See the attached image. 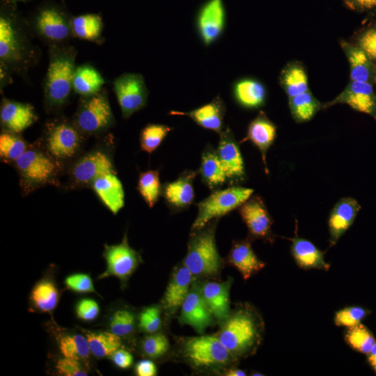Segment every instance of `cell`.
<instances>
[{"mask_svg": "<svg viewBox=\"0 0 376 376\" xmlns=\"http://www.w3.org/2000/svg\"><path fill=\"white\" fill-rule=\"evenodd\" d=\"M200 173L203 182L211 189L223 185L227 179L221 161L212 148L203 153Z\"/></svg>", "mask_w": 376, "mask_h": 376, "instance_id": "obj_33", "label": "cell"}, {"mask_svg": "<svg viewBox=\"0 0 376 376\" xmlns=\"http://www.w3.org/2000/svg\"><path fill=\"white\" fill-rule=\"evenodd\" d=\"M113 172L110 158L102 151H95L82 157L74 165L72 175L77 183L90 184L100 176Z\"/></svg>", "mask_w": 376, "mask_h": 376, "instance_id": "obj_19", "label": "cell"}, {"mask_svg": "<svg viewBox=\"0 0 376 376\" xmlns=\"http://www.w3.org/2000/svg\"><path fill=\"white\" fill-rule=\"evenodd\" d=\"M16 167L31 185H42L53 177L56 164L51 158L36 150H26L16 161Z\"/></svg>", "mask_w": 376, "mask_h": 376, "instance_id": "obj_14", "label": "cell"}, {"mask_svg": "<svg viewBox=\"0 0 376 376\" xmlns=\"http://www.w3.org/2000/svg\"><path fill=\"white\" fill-rule=\"evenodd\" d=\"M75 124L65 120H57L47 126L46 143L49 152L56 158L72 157L77 150L81 134Z\"/></svg>", "mask_w": 376, "mask_h": 376, "instance_id": "obj_12", "label": "cell"}, {"mask_svg": "<svg viewBox=\"0 0 376 376\" xmlns=\"http://www.w3.org/2000/svg\"><path fill=\"white\" fill-rule=\"evenodd\" d=\"M360 209L359 203L350 197L341 198L336 203L328 221L330 246L335 245L352 226Z\"/></svg>", "mask_w": 376, "mask_h": 376, "instance_id": "obj_20", "label": "cell"}, {"mask_svg": "<svg viewBox=\"0 0 376 376\" xmlns=\"http://www.w3.org/2000/svg\"><path fill=\"white\" fill-rule=\"evenodd\" d=\"M228 260L244 280H248L265 266V263L256 256L248 240L235 242L228 253Z\"/></svg>", "mask_w": 376, "mask_h": 376, "instance_id": "obj_24", "label": "cell"}, {"mask_svg": "<svg viewBox=\"0 0 376 376\" xmlns=\"http://www.w3.org/2000/svg\"><path fill=\"white\" fill-rule=\"evenodd\" d=\"M104 22L100 13H85L73 17V37L95 43L103 42Z\"/></svg>", "mask_w": 376, "mask_h": 376, "instance_id": "obj_31", "label": "cell"}, {"mask_svg": "<svg viewBox=\"0 0 376 376\" xmlns=\"http://www.w3.org/2000/svg\"><path fill=\"white\" fill-rule=\"evenodd\" d=\"M26 142L17 135L8 131L0 135L1 157L8 161H16L27 149Z\"/></svg>", "mask_w": 376, "mask_h": 376, "instance_id": "obj_42", "label": "cell"}, {"mask_svg": "<svg viewBox=\"0 0 376 376\" xmlns=\"http://www.w3.org/2000/svg\"><path fill=\"white\" fill-rule=\"evenodd\" d=\"M77 49L68 45L49 47V64L43 81L46 107L57 110L69 100L77 68Z\"/></svg>", "mask_w": 376, "mask_h": 376, "instance_id": "obj_2", "label": "cell"}, {"mask_svg": "<svg viewBox=\"0 0 376 376\" xmlns=\"http://www.w3.org/2000/svg\"><path fill=\"white\" fill-rule=\"evenodd\" d=\"M104 82V79L95 67L84 64L75 70L73 91L81 96L91 95L102 90Z\"/></svg>", "mask_w": 376, "mask_h": 376, "instance_id": "obj_32", "label": "cell"}, {"mask_svg": "<svg viewBox=\"0 0 376 376\" xmlns=\"http://www.w3.org/2000/svg\"><path fill=\"white\" fill-rule=\"evenodd\" d=\"M226 23V11L223 0H207L198 8L196 27L205 46L217 41L222 35Z\"/></svg>", "mask_w": 376, "mask_h": 376, "instance_id": "obj_10", "label": "cell"}, {"mask_svg": "<svg viewBox=\"0 0 376 376\" xmlns=\"http://www.w3.org/2000/svg\"><path fill=\"white\" fill-rule=\"evenodd\" d=\"M263 331L260 316L247 305L230 314L218 337L233 357H244L256 350L262 340Z\"/></svg>", "mask_w": 376, "mask_h": 376, "instance_id": "obj_3", "label": "cell"}, {"mask_svg": "<svg viewBox=\"0 0 376 376\" xmlns=\"http://www.w3.org/2000/svg\"><path fill=\"white\" fill-rule=\"evenodd\" d=\"M59 350L63 357L77 360L88 358L91 352L86 337L81 334L63 336L59 340Z\"/></svg>", "mask_w": 376, "mask_h": 376, "instance_id": "obj_39", "label": "cell"}, {"mask_svg": "<svg viewBox=\"0 0 376 376\" xmlns=\"http://www.w3.org/2000/svg\"><path fill=\"white\" fill-rule=\"evenodd\" d=\"M233 93L236 102L247 109L261 107L266 98V90L263 84L251 78L237 80L233 85Z\"/></svg>", "mask_w": 376, "mask_h": 376, "instance_id": "obj_30", "label": "cell"}, {"mask_svg": "<svg viewBox=\"0 0 376 376\" xmlns=\"http://www.w3.org/2000/svg\"><path fill=\"white\" fill-rule=\"evenodd\" d=\"M196 175L194 171H185L177 180L164 185L162 194L172 208L182 210L191 204L194 198L193 181Z\"/></svg>", "mask_w": 376, "mask_h": 376, "instance_id": "obj_22", "label": "cell"}, {"mask_svg": "<svg viewBox=\"0 0 376 376\" xmlns=\"http://www.w3.org/2000/svg\"><path fill=\"white\" fill-rule=\"evenodd\" d=\"M215 226L195 230L190 238L187 252L183 261L185 265L196 276L217 274L222 265L215 241Z\"/></svg>", "mask_w": 376, "mask_h": 376, "instance_id": "obj_5", "label": "cell"}, {"mask_svg": "<svg viewBox=\"0 0 376 376\" xmlns=\"http://www.w3.org/2000/svg\"><path fill=\"white\" fill-rule=\"evenodd\" d=\"M368 361L371 367L376 371V342L368 354Z\"/></svg>", "mask_w": 376, "mask_h": 376, "instance_id": "obj_53", "label": "cell"}, {"mask_svg": "<svg viewBox=\"0 0 376 376\" xmlns=\"http://www.w3.org/2000/svg\"><path fill=\"white\" fill-rule=\"evenodd\" d=\"M350 66L351 81L373 84L376 82V65L357 45L341 42Z\"/></svg>", "mask_w": 376, "mask_h": 376, "instance_id": "obj_27", "label": "cell"}, {"mask_svg": "<svg viewBox=\"0 0 376 376\" xmlns=\"http://www.w3.org/2000/svg\"><path fill=\"white\" fill-rule=\"evenodd\" d=\"M0 120L6 131L18 134L33 125L37 116L31 104L3 98Z\"/></svg>", "mask_w": 376, "mask_h": 376, "instance_id": "obj_18", "label": "cell"}, {"mask_svg": "<svg viewBox=\"0 0 376 376\" xmlns=\"http://www.w3.org/2000/svg\"><path fill=\"white\" fill-rule=\"evenodd\" d=\"M66 287L76 292H95L93 281L87 274L77 273L70 274L65 279Z\"/></svg>", "mask_w": 376, "mask_h": 376, "instance_id": "obj_47", "label": "cell"}, {"mask_svg": "<svg viewBox=\"0 0 376 376\" xmlns=\"http://www.w3.org/2000/svg\"><path fill=\"white\" fill-rule=\"evenodd\" d=\"M14 1H16V2L17 1H22V2L26 3V2L29 1L31 0H14Z\"/></svg>", "mask_w": 376, "mask_h": 376, "instance_id": "obj_56", "label": "cell"}, {"mask_svg": "<svg viewBox=\"0 0 376 376\" xmlns=\"http://www.w3.org/2000/svg\"><path fill=\"white\" fill-rule=\"evenodd\" d=\"M111 358L114 364L122 369L130 368L133 363L132 355L127 350L120 348L111 355Z\"/></svg>", "mask_w": 376, "mask_h": 376, "instance_id": "obj_51", "label": "cell"}, {"mask_svg": "<svg viewBox=\"0 0 376 376\" xmlns=\"http://www.w3.org/2000/svg\"><path fill=\"white\" fill-rule=\"evenodd\" d=\"M367 314L368 311L361 306L344 307L335 313L334 324L338 327H352L361 323Z\"/></svg>", "mask_w": 376, "mask_h": 376, "instance_id": "obj_44", "label": "cell"}, {"mask_svg": "<svg viewBox=\"0 0 376 376\" xmlns=\"http://www.w3.org/2000/svg\"><path fill=\"white\" fill-rule=\"evenodd\" d=\"M216 152L227 178L235 181L242 180L245 174L243 159L233 134L228 127L220 133Z\"/></svg>", "mask_w": 376, "mask_h": 376, "instance_id": "obj_17", "label": "cell"}, {"mask_svg": "<svg viewBox=\"0 0 376 376\" xmlns=\"http://www.w3.org/2000/svg\"><path fill=\"white\" fill-rule=\"evenodd\" d=\"M92 187L104 205L113 214L124 206V190L114 172L104 174L92 182Z\"/></svg>", "mask_w": 376, "mask_h": 376, "instance_id": "obj_25", "label": "cell"}, {"mask_svg": "<svg viewBox=\"0 0 376 376\" xmlns=\"http://www.w3.org/2000/svg\"><path fill=\"white\" fill-rule=\"evenodd\" d=\"M361 8H372L376 6V0H354Z\"/></svg>", "mask_w": 376, "mask_h": 376, "instance_id": "obj_54", "label": "cell"}, {"mask_svg": "<svg viewBox=\"0 0 376 376\" xmlns=\"http://www.w3.org/2000/svg\"><path fill=\"white\" fill-rule=\"evenodd\" d=\"M77 316L84 321H93L98 315L100 308L98 304L92 299H82L76 306Z\"/></svg>", "mask_w": 376, "mask_h": 376, "instance_id": "obj_50", "label": "cell"}, {"mask_svg": "<svg viewBox=\"0 0 376 376\" xmlns=\"http://www.w3.org/2000/svg\"><path fill=\"white\" fill-rule=\"evenodd\" d=\"M192 281L193 275L185 265L179 267L173 273L163 299L164 306L170 313L182 306Z\"/></svg>", "mask_w": 376, "mask_h": 376, "instance_id": "obj_26", "label": "cell"}, {"mask_svg": "<svg viewBox=\"0 0 376 376\" xmlns=\"http://www.w3.org/2000/svg\"><path fill=\"white\" fill-rule=\"evenodd\" d=\"M184 352L192 364L198 367L225 365L233 357L218 336L210 335L188 338Z\"/></svg>", "mask_w": 376, "mask_h": 376, "instance_id": "obj_8", "label": "cell"}, {"mask_svg": "<svg viewBox=\"0 0 376 376\" xmlns=\"http://www.w3.org/2000/svg\"><path fill=\"white\" fill-rule=\"evenodd\" d=\"M73 16L63 2L43 0L27 16L34 34L49 47L68 45L73 37Z\"/></svg>", "mask_w": 376, "mask_h": 376, "instance_id": "obj_4", "label": "cell"}, {"mask_svg": "<svg viewBox=\"0 0 376 376\" xmlns=\"http://www.w3.org/2000/svg\"><path fill=\"white\" fill-rule=\"evenodd\" d=\"M31 301L33 306L42 312H51L57 306L59 293L53 282L42 280L31 290Z\"/></svg>", "mask_w": 376, "mask_h": 376, "instance_id": "obj_34", "label": "cell"}, {"mask_svg": "<svg viewBox=\"0 0 376 376\" xmlns=\"http://www.w3.org/2000/svg\"><path fill=\"white\" fill-rule=\"evenodd\" d=\"M276 132V125L264 112L260 111L257 117L250 123L246 136L242 141L249 140L259 149L267 173H268V169L266 163V154L275 139Z\"/></svg>", "mask_w": 376, "mask_h": 376, "instance_id": "obj_29", "label": "cell"}, {"mask_svg": "<svg viewBox=\"0 0 376 376\" xmlns=\"http://www.w3.org/2000/svg\"><path fill=\"white\" fill-rule=\"evenodd\" d=\"M213 315L207 306L201 288L192 283L190 290L181 306L180 321L203 334L212 323Z\"/></svg>", "mask_w": 376, "mask_h": 376, "instance_id": "obj_16", "label": "cell"}, {"mask_svg": "<svg viewBox=\"0 0 376 376\" xmlns=\"http://www.w3.org/2000/svg\"><path fill=\"white\" fill-rule=\"evenodd\" d=\"M231 281H210L201 288L203 297L213 317L224 322L230 315L229 292Z\"/></svg>", "mask_w": 376, "mask_h": 376, "instance_id": "obj_23", "label": "cell"}, {"mask_svg": "<svg viewBox=\"0 0 376 376\" xmlns=\"http://www.w3.org/2000/svg\"><path fill=\"white\" fill-rule=\"evenodd\" d=\"M357 46L373 62H376V26H371L361 33L357 38Z\"/></svg>", "mask_w": 376, "mask_h": 376, "instance_id": "obj_48", "label": "cell"}, {"mask_svg": "<svg viewBox=\"0 0 376 376\" xmlns=\"http://www.w3.org/2000/svg\"><path fill=\"white\" fill-rule=\"evenodd\" d=\"M114 122L105 89L81 96L74 124L82 133L96 134L109 129Z\"/></svg>", "mask_w": 376, "mask_h": 376, "instance_id": "obj_7", "label": "cell"}, {"mask_svg": "<svg viewBox=\"0 0 376 376\" xmlns=\"http://www.w3.org/2000/svg\"><path fill=\"white\" fill-rule=\"evenodd\" d=\"M135 372L139 376H154L157 374V368L152 361L145 359L137 363Z\"/></svg>", "mask_w": 376, "mask_h": 376, "instance_id": "obj_52", "label": "cell"}, {"mask_svg": "<svg viewBox=\"0 0 376 376\" xmlns=\"http://www.w3.org/2000/svg\"><path fill=\"white\" fill-rule=\"evenodd\" d=\"M336 104H346L353 109L370 115L376 120V94L372 84L351 81L345 90L324 108Z\"/></svg>", "mask_w": 376, "mask_h": 376, "instance_id": "obj_15", "label": "cell"}, {"mask_svg": "<svg viewBox=\"0 0 376 376\" xmlns=\"http://www.w3.org/2000/svg\"><path fill=\"white\" fill-rule=\"evenodd\" d=\"M86 337L91 352L97 358L111 356L121 345L120 336L112 332H88Z\"/></svg>", "mask_w": 376, "mask_h": 376, "instance_id": "obj_35", "label": "cell"}, {"mask_svg": "<svg viewBox=\"0 0 376 376\" xmlns=\"http://www.w3.org/2000/svg\"><path fill=\"white\" fill-rule=\"evenodd\" d=\"M134 323V316L130 311L119 309L113 314L111 318L110 331L118 336H125L133 331Z\"/></svg>", "mask_w": 376, "mask_h": 376, "instance_id": "obj_43", "label": "cell"}, {"mask_svg": "<svg viewBox=\"0 0 376 376\" xmlns=\"http://www.w3.org/2000/svg\"><path fill=\"white\" fill-rule=\"evenodd\" d=\"M161 311L158 306H151L143 309L140 313L139 326L148 334L156 332L161 325Z\"/></svg>", "mask_w": 376, "mask_h": 376, "instance_id": "obj_46", "label": "cell"}, {"mask_svg": "<svg viewBox=\"0 0 376 376\" xmlns=\"http://www.w3.org/2000/svg\"><path fill=\"white\" fill-rule=\"evenodd\" d=\"M226 106L223 100L215 97L210 102L188 112L171 111V115L187 116L199 126L220 134L222 132Z\"/></svg>", "mask_w": 376, "mask_h": 376, "instance_id": "obj_21", "label": "cell"}, {"mask_svg": "<svg viewBox=\"0 0 376 376\" xmlns=\"http://www.w3.org/2000/svg\"><path fill=\"white\" fill-rule=\"evenodd\" d=\"M289 107L296 122L310 120L321 107L320 102L308 91L289 98Z\"/></svg>", "mask_w": 376, "mask_h": 376, "instance_id": "obj_36", "label": "cell"}, {"mask_svg": "<svg viewBox=\"0 0 376 376\" xmlns=\"http://www.w3.org/2000/svg\"><path fill=\"white\" fill-rule=\"evenodd\" d=\"M80 360L63 357L58 360L55 368L60 375L65 376H85L88 373L79 362Z\"/></svg>", "mask_w": 376, "mask_h": 376, "instance_id": "obj_49", "label": "cell"}, {"mask_svg": "<svg viewBox=\"0 0 376 376\" xmlns=\"http://www.w3.org/2000/svg\"><path fill=\"white\" fill-rule=\"evenodd\" d=\"M137 189L150 207L154 206L161 193L159 173L158 171L149 170L141 173Z\"/></svg>", "mask_w": 376, "mask_h": 376, "instance_id": "obj_40", "label": "cell"}, {"mask_svg": "<svg viewBox=\"0 0 376 376\" xmlns=\"http://www.w3.org/2000/svg\"><path fill=\"white\" fill-rule=\"evenodd\" d=\"M65 0H63V2Z\"/></svg>", "mask_w": 376, "mask_h": 376, "instance_id": "obj_57", "label": "cell"}, {"mask_svg": "<svg viewBox=\"0 0 376 376\" xmlns=\"http://www.w3.org/2000/svg\"><path fill=\"white\" fill-rule=\"evenodd\" d=\"M253 192L252 189L240 186L214 191L198 203V214L193 223L192 230H201L212 219L240 207L252 196Z\"/></svg>", "mask_w": 376, "mask_h": 376, "instance_id": "obj_6", "label": "cell"}, {"mask_svg": "<svg viewBox=\"0 0 376 376\" xmlns=\"http://www.w3.org/2000/svg\"><path fill=\"white\" fill-rule=\"evenodd\" d=\"M104 257L106 260L105 271L99 279L116 276L121 281H126L136 270L140 263L139 253L128 244L126 235L121 243L105 246Z\"/></svg>", "mask_w": 376, "mask_h": 376, "instance_id": "obj_11", "label": "cell"}, {"mask_svg": "<svg viewBox=\"0 0 376 376\" xmlns=\"http://www.w3.org/2000/svg\"><path fill=\"white\" fill-rule=\"evenodd\" d=\"M113 88L124 118H130L147 104L148 91L141 74L124 73L113 80Z\"/></svg>", "mask_w": 376, "mask_h": 376, "instance_id": "obj_9", "label": "cell"}, {"mask_svg": "<svg viewBox=\"0 0 376 376\" xmlns=\"http://www.w3.org/2000/svg\"><path fill=\"white\" fill-rule=\"evenodd\" d=\"M35 37L14 0H0V67L27 81L28 72L41 57Z\"/></svg>", "mask_w": 376, "mask_h": 376, "instance_id": "obj_1", "label": "cell"}, {"mask_svg": "<svg viewBox=\"0 0 376 376\" xmlns=\"http://www.w3.org/2000/svg\"><path fill=\"white\" fill-rule=\"evenodd\" d=\"M172 128L166 125L148 124L140 134V145L143 150L152 153L161 144Z\"/></svg>", "mask_w": 376, "mask_h": 376, "instance_id": "obj_41", "label": "cell"}, {"mask_svg": "<svg viewBox=\"0 0 376 376\" xmlns=\"http://www.w3.org/2000/svg\"><path fill=\"white\" fill-rule=\"evenodd\" d=\"M344 339L353 350L366 354L369 353L376 342L373 334L361 323L347 328Z\"/></svg>", "mask_w": 376, "mask_h": 376, "instance_id": "obj_38", "label": "cell"}, {"mask_svg": "<svg viewBox=\"0 0 376 376\" xmlns=\"http://www.w3.org/2000/svg\"><path fill=\"white\" fill-rule=\"evenodd\" d=\"M167 337L162 334L148 336L143 341V352L151 358H158L167 352L169 348Z\"/></svg>", "mask_w": 376, "mask_h": 376, "instance_id": "obj_45", "label": "cell"}, {"mask_svg": "<svg viewBox=\"0 0 376 376\" xmlns=\"http://www.w3.org/2000/svg\"><path fill=\"white\" fill-rule=\"evenodd\" d=\"M290 252L299 268L328 271L330 267L324 260V253L306 239L298 237L292 238Z\"/></svg>", "mask_w": 376, "mask_h": 376, "instance_id": "obj_28", "label": "cell"}, {"mask_svg": "<svg viewBox=\"0 0 376 376\" xmlns=\"http://www.w3.org/2000/svg\"><path fill=\"white\" fill-rule=\"evenodd\" d=\"M239 213L253 237L273 242V221L260 197L251 196L239 207Z\"/></svg>", "mask_w": 376, "mask_h": 376, "instance_id": "obj_13", "label": "cell"}, {"mask_svg": "<svg viewBox=\"0 0 376 376\" xmlns=\"http://www.w3.org/2000/svg\"><path fill=\"white\" fill-rule=\"evenodd\" d=\"M280 80L289 98L308 91L306 73L299 64L288 65L282 71Z\"/></svg>", "mask_w": 376, "mask_h": 376, "instance_id": "obj_37", "label": "cell"}, {"mask_svg": "<svg viewBox=\"0 0 376 376\" xmlns=\"http://www.w3.org/2000/svg\"><path fill=\"white\" fill-rule=\"evenodd\" d=\"M227 376H245L246 373L240 369L230 368L225 373Z\"/></svg>", "mask_w": 376, "mask_h": 376, "instance_id": "obj_55", "label": "cell"}]
</instances>
